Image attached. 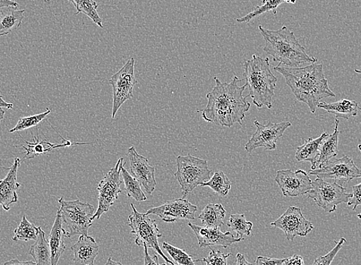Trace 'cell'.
<instances>
[{"label": "cell", "instance_id": "cell-43", "mask_svg": "<svg viewBox=\"0 0 361 265\" xmlns=\"http://www.w3.org/2000/svg\"><path fill=\"white\" fill-rule=\"evenodd\" d=\"M17 6H18V4L13 0H0V10L4 8H16Z\"/></svg>", "mask_w": 361, "mask_h": 265}, {"label": "cell", "instance_id": "cell-47", "mask_svg": "<svg viewBox=\"0 0 361 265\" xmlns=\"http://www.w3.org/2000/svg\"><path fill=\"white\" fill-rule=\"evenodd\" d=\"M5 113H6V111L4 108H0V122L2 121V119H4V117H5Z\"/></svg>", "mask_w": 361, "mask_h": 265}, {"label": "cell", "instance_id": "cell-44", "mask_svg": "<svg viewBox=\"0 0 361 265\" xmlns=\"http://www.w3.org/2000/svg\"><path fill=\"white\" fill-rule=\"evenodd\" d=\"M236 265H253V264L247 261L245 256L244 254L238 253L237 254V264Z\"/></svg>", "mask_w": 361, "mask_h": 265}, {"label": "cell", "instance_id": "cell-38", "mask_svg": "<svg viewBox=\"0 0 361 265\" xmlns=\"http://www.w3.org/2000/svg\"><path fill=\"white\" fill-rule=\"evenodd\" d=\"M361 205V183L353 186V192H352V198L348 202V206H353V211H355L358 206ZM357 218L361 219V212L358 214Z\"/></svg>", "mask_w": 361, "mask_h": 265}, {"label": "cell", "instance_id": "cell-39", "mask_svg": "<svg viewBox=\"0 0 361 265\" xmlns=\"http://www.w3.org/2000/svg\"><path fill=\"white\" fill-rule=\"evenodd\" d=\"M286 259H278L264 257V256H259L256 259V265H283Z\"/></svg>", "mask_w": 361, "mask_h": 265}, {"label": "cell", "instance_id": "cell-3", "mask_svg": "<svg viewBox=\"0 0 361 265\" xmlns=\"http://www.w3.org/2000/svg\"><path fill=\"white\" fill-rule=\"evenodd\" d=\"M264 39L263 50L271 56L274 62L288 67H298L305 63L314 64L317 59L309 56L305 47L300 44L295 33L287 27H283L276 31L259 27Z\"/></svg>", "mask_w": 361, "mask_h": 265}, {"label": "cell", "instance_id": "cell-41", "mask_svg": "<svg viewBox=\"0 0 361 265\" xmlns=\"http://www.w3.org/2000/svg\"><path fill=\"white\" fill-rule=\"evenodd\" d=\"M283 265H305V261L302 256L294 254L291 257L286 259Z\"/></svg>", "mask_w": 361, "mask_h": 265}, {"label": "cell", "instance_id": "cell-42", "mask_svg": "<svg viewBox=\"0 0 361 265\" xmlns=\"http://www.w3.org/2000/svg\"><path fill=\"white\" fill-rule=\"evenodd\" d=\"M3 265H37V264L31 261H20L17 259H12L11 261H6Z\"/></svg>", "mask_w": 361, "mask_h": 265}, {"label": "cell", "instance_id": "cell-31", "mask_svg": "<svg viewBox=\"0 0 361 265\" xmlns=\"http://www.w3.org/2000/svg\"><path fill=\"white\" fill-rule=\"evenodd\" d=\"M200 186L209 187L214 193L225 198L231 190V183L224 172L218 170L207 183H204Z\"/></svg>", "mask_w": 361, "mask_h": 265}, {"label": "cell", "instance_id": "cell-37", "mask_svg": "<svg viewBox=\"0 0 361 265\" xmlns=\"http://www.w3.org/2000/svg\"><path fill=\"white\" fill-rule=\"evenodd\" d=\"M345 243H347L346 238H341L331 252L316 259L312 265H331L334 258L336 257V255L342 249L343 245Z\"/></svg>", "mask_w": 361, "mask_h": 265}, {"label": "cell", "instance_id": "cell-24", "mask_svg": "<svg viewBox=\"0 0 361 265\" xmlns=\"http://www.w3.org/2000/svg\"><path fill=\"white\" fill-rule=\"evenodd\" d=\"M226 210L222 205L209 203L202 210L199 216L203 227L209 228H220L224 225Z\"/></svg>", "mask_w": 361, "mask_h": 265}, {"label": "cell", "instance_id": "cell-40", "mask_svg": "<svg viewBox=\"0 0 361 265\" xmlns=\"http://www.w3.org/2000/svg\"><path fill=\"white\" fill-rule=\"evenodd\" d=\"M148 249L147 246L144 245V265H167L166 264H159L158 256L157 254L151 256Z\"/></svg>", "mask_w": 361, "mask_h": 265}, {"label": "cell", "instance_id": "cell-15", "mask_svg": "<svg viewBox=\"0 0 361 265\" xmlns=\"http://www.w3.org/2000/svg\"><path fill=\"white\" fill-rule=\"evenodd\" d=\"M197 208L185 199L169 201L161 206L149 209L145 215H156L162 221L171 224L182 219H195Z\"/></svg>", "mask_w": 361, "mask_h": 265}, {"label": "cell", "instance_id": "cell-2", "mask_svg": "<svg viewBox=\"0 0 361 265\" xmlns=\"http://www.w3.org/2000/svg\"><path fill=\"white\" fill-rule=\"evenodd\" d=\"M274 70L281 74L295 98L305 103L312 114L320 101L326 98H334L329 81L325 79L322 64L305 67H288L279 65Z\"/></svg>", "mask_w": 361, "mask_h": 265}, {"label": "cell", "instance_id": "cell-10", "mask_svg": "<svg viewBox=\"0 0 361 265\" xmlns=\"http://www.w3.org/2000/svg\"><path fill=\"white\" fill-rule=\"evenodd\" d=\"M137 82L135 77V59L132 58L109 80L114 91L111 118L116 117L119 108L125 102L133 98L134 88Z\"/></svg>", "mask_w": 361, "mask_h": 265}, {"label": "cell", "instance_id": "cell-27", "mask_svg": "<svg viewBox=\"0 0 361 265\" xmlns=\"http://www.w3.org/2000/svg\"><path fill=\"white\" fill-rule=\"evenodd\" d=\"M25 10H0V37L8 35L20 27L24 19Z\"/></svg>", "mask_w": 361, "mask_h": 265}, {"label": "cell", "instance_id": "cell-12", "mask_svg": "<svg viewBox=\"0 0 361 265\" xmlns=\"http://www.w3.org/2000/svg\"><path fill=\"white\" fill-rule=\"evenodd\" d=\"M271 226L282 230L289 242H293L297 236L305 237L314 229L312 222L306 219L302 210L296 207H289Z\"/></svg>", "mask_w": 361, "mask_h": 265}, {"label": "cell", "instance_id": "cell-26", "mask_svg": "<svg viewBox=\"0 0 361 265\" xmlns=\"http://www.w3.org/2000/svg\"><path fill=\"white\" fill-rule=\"evenodd\" d=\"M30 254L35 260L37 265H51V250L46 233L39 228V234L36 243L30 247Z\"/></svg>", "mask_w": 361, "mask_h": 265}, {"label": "cell", "instance_id": "cell-8", "mask_svg": "<svg viewBox=\"0 0 361 265\" xmlns=\"http://www.w3.org/2000/svg\"><path fill=\"white\" fill-rule=\"evenodd\" d=\"M307 195L317 207L329 213L336 211L338 205L348 203L352 198V193H348L345 188L336 182H326L321 178L312 181V189Z\"/></svg>", "mask_w": 361, "mask_h": 265}, {"label": "cell", "instance_id": "cell-53", "mask_svg": "<svg viewBox=\"0 0 361 265\" xmlns=\"http://www.w3.org/2000/svg\"><path fill=\"white\" fill-rule=\"evenodd\" d=\"M360 110H361V108H360Z\"/></svg>", "mask_w": 361, "mask_h": 265}, {"label": "cell", "instance_id": "cell-7", "mask_svg": "<svg viewBox=\"0 0 361 265\" xmlns=\"http://www.w3.org/2000/svg\"><path fill=\"white\" fill-rule=\"evenodd\" d=\"M133 210V215L128 216V226L132 229V234L135 235V243L137 246H147L149 249L156 251L161 257L171 265H178L169 259L159 246L158 239L162 237L157 226V221L151 219L145 213L136 210L134 204L131 203Z\"/></svg>", "mask_w": 361, "mask_h": 265}, {"label": "cell", "instance_id": "cell-25", "mask_svg": "<svg viewBox=\"0 0 361 265\" xmlns=\"http://www.w3.org/2000/svg\"><path fill=\"white\" fill-rule=\"evenodd\" d=\"M25 143H27L28 146H23V148L25 150V153H25V159L35 158L37 156L45 155V153L54 149L71 147L73 145L70 141H66L63 144H54L47 140L39 141V136H37V138L33 136L32 143L27 141H25Z\"/></svg>", "mask_w": 361, "mask_h": 265}, {"label": "cell", "instance_id": "cell-18", "mask_svg": "<svg viewBox=\"0 0 361 265\" xmlns=\"http://www.w3.org/2000/svg\"><path fill=\"white\" fill-rule=\"evenodd\" d=\"M21 164L19 157L14 159L13 164L8 168V172L6 176L0 181V206L5 211L11 209L13 203L18 202V193L21 184L17 181V173Z\"/></svg>", "mask_w": 361, "mask_h": 265}, {"label": "cell", "instance_id": "cell-19", "mask_svg": "<svg viewBox=\"0 0 361 265\" xmlns=\"http://www.w3.org/2000/svg\"><path fill=\"white\" fill-rule=\"evenodd\" d=\"M75 265H94L99 252V246L94 238L87 235H80L78 241L72 245Z\"/></svg>", "mask_w": 361, "mask_h": 265}, {"label": "cell", "instance_id": "cell-50", "mask_svg": "<svg viewBox=\"0 0 361 265\" xmlns=\"http://www.w3.org/2000/svg\"><path fill=\"white\" fill-rule=\"evenodd\" d=\"M358 149H359V150L361 153V143L358 145Z\"/></svg>", "mask_w": 361, "mask_h": 265}, {"label": "cell", "instance_id": "cell-30", "mask_svg": "<svg viewBox=\"0 0 361 265\" xmlns=\"http://www.w3.org/2000/svg\"><path fill=\"white\" fill-rule=\"evenodd\" d=\"M39 228L30 224L27 216H23L20 226L14 230L13 240L15 242L36 241L39 234Z\"/></svg>", "mask_w": 361, "mask_h": 265}, {"label": "cell", "instance_id": "cell-1", "mask_svg": "<svg viewBox=\"0 0 361 265\" xmlns=\"http://www.w3.org/2000/svg\"><path fill=\"white\" fill-rule=\"evenodd\" d=\"M216 86L207 93L208 105L202 111V117L205 122L220 127H231L235 124H243L245 115L250 109L251 104L247 101L249 97L244 96L247 88L238 86L237 76L230 83L221 82L214 77Z\"/></svg>", "mask_w": 361, "mask_h": 265}, {"label": "cell", "instance_id": "cell-51", "mask_svg": "<svg viewBox=\"0 0 361 265\" xmlns=\"http://www.w3.org/2000/svg\"><path fill=\"white\" fill-rule=\"evenodd\" d=\"M45 1L50 2L51 0H45Z\"/></svg>", "mask_w": 361, "mask_h": 265}, {"label": "cell", "instance_id": "cell-16", "mask_svg": "<svg viewBox=\"0 0 361 265\" xmlns=\"http://www.w3.org/2000/svg\"><path fill=\"white\" fill-rule=\"evenodd\" d=\"M127 156L130 159L132 176L140 182L148 194H152L157 185L156 168L149 164V160L137 153L134 147L128 150Z\"/></svg>", "mask_w": 361, "mask_h": 265}, {"label": "cell", "instance_id": "cell-22", "mask_svg": "<svg viewBox=\"0 0 361 265\" xmlns=\"http://www.w3.org/2000/svg\"><path fill=\"white\" fill-rule=\"evenodd\" d=\"M339 124V119L338 118H335L334 131L333 134L329 135L328 138L324 141L322 145L320 157L319 159H318L317 164V166L318 165V168H322L325 164H328L331 159L337 157L338 155V138L340 134L338 130Z\"/></svg>", "mask_w": 361, "mask_h": 265}, {"label": "cell", "instance_id": "cell-17", "mask_svg": "<svg viewBox=\"0 0 361 265\" xmlns=\"http://www.w3.org/2000/svg\"><path fill=\"white\" fill-rule=\"evenodd\" d=\"M188 225L193 230L201 247L220 245L226 249L228 246L242 242L245 239L235 237L230 232L222 233L220 228L202 227L193 225L191 222H188Z\"/></svg>", "mask_w": 361, "mask_h": 265}, {"label": "cell", "instance_id": "cell-5", "mask_svg": "<svg viewBox=\"0 0 361 265\" xmlns=\"http://www.w3.org/2000/svg\"><path fill=\"white\" fill-rule=\"evenodd\" d=\"M176 164L178 170L174 176L182 189L183 198L211 179L212 171L209 168L207 160L188 155L178 156Z\"/></svg>", "mask_w": 361, "mask_h": 265}, {"label": "cell", "instance_id": "cell-48", "mask_svg": "<svg viewBox=\"0 0 361 265\" xmlns=\"http://www.w3.org/2000/svg\"><path fill=\"white\" fill-rule=\"evenodd\" d=\"M297 0H283V2L295 4L296 3Z\"/></svg>", "mask_w": 361, "mask_h": 265}, {"label": "cell", "instance_id": "cell-49", "mask_svg": "<svg viewBox=\"0 0 361 265\" xmlns=\"http://www.w3.org/2000/svg\"><path fill=\"white\" fill-rule=\"evenodd\" d=\"M355 72L356 73H358V74L361 75V68H360V70H355Z\"/></svg>", "mask_w": 361, "mask_h": 265}, {"label": "cell", "instance_id": "cell-52", "mask_svg": "<svg viewBox=\"0 0 361 265\" xmlns=\"http://www.w3.org/2000/svg\"><path fill=\"white\" fill-rule=\"evenodd\" d=\"M127 1H134V0H127Z\"/></svg>", "mask_w": 361, "mask_h": 265}, {"label": "cell", "instance_id": "cell-9", "mask_svg": "<svg viewBox=\"0 0 361 265\" xmlns=\"http://www.w3.org/2000/svg\"><path fill=\"white\" fill-rule=\"evenodd\" d=\"M124 167V160L123 157L117 161V164L111 168L102 179L98 185L97 190L99 192V205L98 209L93 216V220L99 219L105 212H107L111 207L118 198V195L122 193L121 186V171Z\"/></svg>", "mask_w": 361, "mask_h": 265}, {"label": "cell", "instance_id": "cell-29", "mask_svg": "<svg viewBox=\"0 0 361 265\" xmlns=\"http://www.w3.org/2000/svg\"><path fill=\"white\" fill-rule=\"evenodd\" d=\"M121 174L128 198H132L137 202H143L147 200L142 190V186L140 182L128 173L124 167L122 168Z\"/></svg>", "mask_w": 361, "mask_h": 265}, {"label": "cell", "instance_id": "cell-34", "mask_svg": "<svg viewBox=\"0 0 361 265\" xmlns=\"http://www.w3.org/2000/svg\"><path fill=\"white\" fill-rule=\"evenodd\" d=\"M50 113L51 110L47 108L44 113L20 118L18 123L10 131V133L19 132L30 129V128L33 127H37L44 121Z\"/></svg>", "mask_w": 361, "mask_h": 265}, {"label": "cell", "instance_id": "cell-33", "mask_svg": "<svg viewBox=\"0 0 361 265\" xmlns=\"http://www.w3.org/2000/svg\"><path fill=\"white\" fill-rule=\"evenodd\" d=\"M262 5L256 6L252 12L243 16V18L237 19L236 21L239 23L249 22L257 16L270 11L276 14L277 8L283 3V0H262Z\"/></svg>", "mask_w": 361, "mask_h": 265}, {"label": "cell", "instance_id": "cell-13", "mask_svg": "<svg viewBox=\"0 0 361 265\" xmlns=\"http://www.w3.org/2000/svg\"><path fill=\"white\" fill-rule=\"evenodd\" d=\"M309 173L317 178L333 179L341 183H349L352 179L361 178V169L348 156L329 161L322 168L311 169Z\"/></svg>", "mask_w": 361, "mask_h": 265}, {"label": "cell", "instance_id": "cell-28", "mask_svg": "<svg viewBox=\"0 0 361 265\" xmlns=\"http://www.w3.org/2000/svg\"><path fill=\"white\" fill-rule=\"evenodd\" d=\"M68 1L76 8V15L79 13L87 15L94 24L103 28L102 19L97 12L99 5L94 0H68Z\"/></svg>", "mask_w": 361, "mask_h": 265}, {"label": "cell", "instance_id": "cell-35", "mask_svg": "<svg viewBox=\"0 0 361 265\" xmlns=\"http://www.w3.org/2000/svg\"><path fill=\"white\" fill-rule=\"evenodd\" d=\"M162 249L165 250L171 257L180 265H195L192 256L175 246L164 243L162 244Z\"/></svg>", "mask_w": 361, "mask_h": 265}, {"label": "cell", "instance_id": "cell-45", "mask_svg": "<svg viewBox=\"0 0 361 265\" xmlns=\"http://www.w3.org/2000/svg\"><path fill=\"white\" fill-rule=\"evenodd\" d=\"M13 108V105L11 103H8L2 96H0V108H6V109H12Z\"/></svg>", "mask_w": 361, "mask_h": 265}, {"label": "cell", "instance_id": "cell-46", "mask_svg": "<svg viewBox=\"0 0 361 265\" xmlns=\"http://www.w3.org/2000/svg\"><path fill=\"white\" fill-rule=\"evenodd\" d=\"M105 265H124L122 263L114 261L111 258H109Z\"/></svg>", "mask_w": 361, "mask_h": 265}, {"label": "cell", "instance_id": "cell-4", "mask_svg": "<svg viewBox=\"0 0 361 265\" xmlns=\"http://www.w3.org/2000/svg\"><path fill=\"white\" fill-rule=\"evenodd\" d=\"M243 75L254 105L271 109L278 79L271 71L269 58L253 55L244 63Z\"/></svg>", "mask_w": 361, "mask_h": 265}, {"label": "cell", "instance_id": "cell-21", "mask_svg": "<svg viewBox=\"0 0 361 265\" xmlns=\"http://www.w3.org/2000/svg\"><path fill=\"white\" fill-rule=\"evenodd\" d=\"M329 134L324 132L319 138H307L305 143L297 148L295 158L298 161L310 162L312 169H317L318 159L320 157V150L324 141Z\"/></svg>", "mask_w": 361, "mask_h": 265}, {"label": "cell", "instance_id": "cell-14", "mask_svg": "<svg viewBox=\"0 0 361 265\" xmlns=\"http://www.w3.org/2000/svg\"><path fill=\"white\" fill-rule=\"evenodd\" d=\"M274 181L281 188L283 195L289 198L307 194L312 189L311 178L302 169L279 170Z\"/></svg>", "mask_w": 361, "mask_h": 265}, {"label": "cell", "instance_id": "cell-20", "mask_svg": "<svg viewBox=\"0 0 361 265\" xmlns=\"http://www.w3.org/2000/svg\"><path fill=\"white\" fill-rule=\"evenodd\" d=\"M66 233L67 231L63 228L61 212L59 209L49 237L51 265H57L66 251L64 238L66 237Z\"/></svg>", "mask_w": 361, "mask_h": 265}, {"label": "cell", "instance_id": "cell-23", "mask_svg": "<svg viewBox=\"0 0 361 265\" xmlns=\"http://www.w3.org/2000/svg\"><path fill=\"white\" fill-rule=\"evenodd\" d=\"M317 108L325 110L326 112L335 115L336 118L341 117L345 119L357 116L359 108L357 101L348 99H342L330 104L320 102Z\"/></svg>", "mask_w": 361, "mask_h": 265}, {"label": "cell", "instance_id": "cell-32", "mask_svg": "<svg viewBox=\"0 0 361 265\" xmlns=\"http://www.w3.org/2000/svg\"><path fill=\"white\" fill-rule=\"evenodd\" d=\"M227 225L231 231H234L237 233L238 238H244V235H250L253 227L252 222L247 221L244 214L231 215Z\"/></svg>", "mask_w": 361, "mask_h": 265}, {"label": "cell", "instance_id": "cell-6", "mask_svg": "<svg viewBox=\"0 0 361 265\" xmlns=\"http://www.w3.org/2000/svg\"><path fill=\"white\" fill-rule=\"evenodd\" d=\"M63 222L68 228L66 237L88 235V231L92 225L93 216L96 213L92 205L80 200L66 201L58 200Z\"/></svg>", "mask_w": 361, "mask_h": 265}, {"label": "cell", "instance_id": "cell-11", "mask_svg": "<svg viewBox=\"0 0 361 265\" xmlns=\"http://www.w3.org/2000/svg\"><path fill=\"white\" fill-rule=\"evenodd\" d=\"M256 131L250 140L245 144V149L251 153L254 150L262 148L268 150L277 148V142L282 138L283 133L291 126L288 122L274 124L271 122L267 124H262L255 121Z\"/></svg>", "mask_w": 361, "mask_h": 265}, {"label": "cell", "instance_id": "cell-36", "mask_svg": "<svg viewBox=\"0 0 361 265\" xmlns=\"http://www.w3.org/2000/svg\"><path fill=\"white\" fill-rule=\"evenodd\" d=\"M231 255V253L225 254L219 250H211L207 258L197 259L195 261L204 262L205 265H228L227 259Z\"/></svg>", "mask_w": 361, "mask_h": 265}]
</instances>
